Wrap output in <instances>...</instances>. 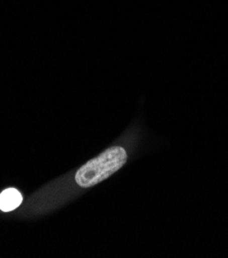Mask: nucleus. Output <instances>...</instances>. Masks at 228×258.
<instances>
[{
    "label": "nucleus",
    "mask_w": 228,
    "mask_h": 258,
    "mask_svg": "<svg viewBox=\"0 0 228 258\" xmlns=\"http://www.w3.org/2000/svg\"><path fill=\"white\" fill-rule=\"evenodd\" d=\"M128 161V153L120 146H113L82 166L75 174V182L89 188L104 181L120 170Z\"/></svg>",
    "instance_id": "1"
},
{
    "label": "nucleus",
    "mask_w": 228,
    "mask_h": 258,
    "mask_svg": "<svg viewBox=\"0 0 228 258\" xmlns=\"http://www.w3.org/2000/svg\"><path fill=\"white\" fill-rule=\"evenodd\" d=\"M23 201V197L19 190L9 188L0 194V210L10 212L17 209Z\"/></svg>",
    "instance_id": "2"
}]
</instances>
